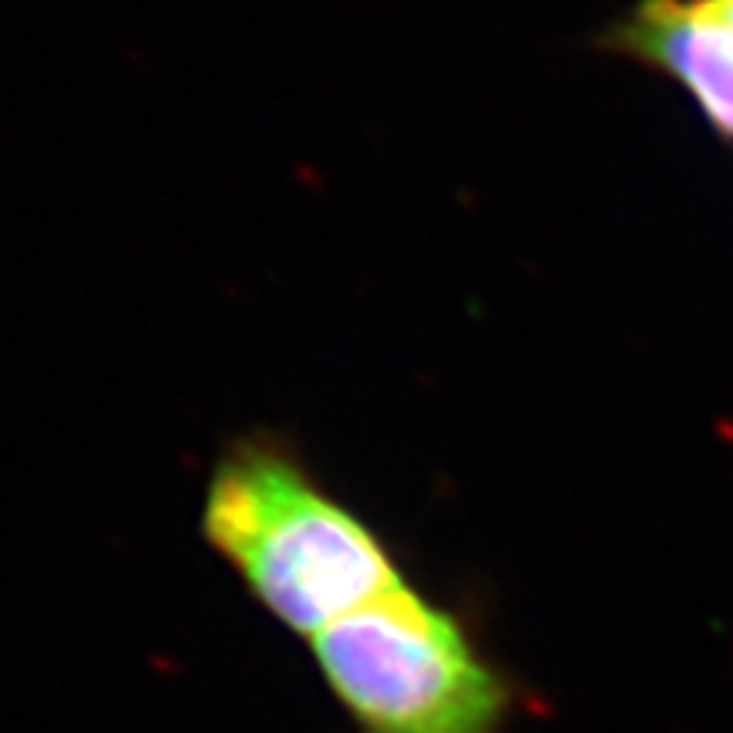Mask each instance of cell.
Segmentation results:
<instances>
[{"label":"cell","mask_w":733,"mask_h":733,"mask_svg":"<svg viewBox=\"0 0 733 733\" xmlns=\"http://www.w3.org/2000/svg\"><path fill=\"white\" fill-rule=\"evenodd\" d=\"M201 533L275 622L309 638L408 584L381 533L275 431L224 445L204 489Z\"/></svg>","instance_id":"1"},{"label":"cell","mask_w":733,"mask_h":733,"mask_svg":"<svg viewBox=\"0 0 733 733\" xmlns=\"http://www.w3.org/2000/svg\"><path fill=\"white\" fill-rule=\"evenodd\" d=\"M309 642L357 733H506L513 720L503 669L452 611L411 584Z\"/></svg>","instance_id":"2"},{"label":"cell","mask_w":733,"mask_h":733,"mask_svg":"<svg viewBox=\"0 0 733 733\" xmlns=\"http://www.w3.org/2000/svg\"><path fill=\"white\" fill-rule=\"evenodd\" d=\"M594 45L676 82L713 136L733 143V21L710 0H635Z\"/></svg>","instance_id":"3"},{"label":"cell","mask_w":733,"mask_h":733,"mask_svg":"<svg viewBox=\"0 0 733 733\" xmlns=\"http://www.w3.org/2000/svg\"><path fill=\"white\" fill-rule=\"evenodd\" d=\"M713 7H717V11L727 17V21H733V0H710Z\"/></svg>","instance_id":"4"}]
</instances>
